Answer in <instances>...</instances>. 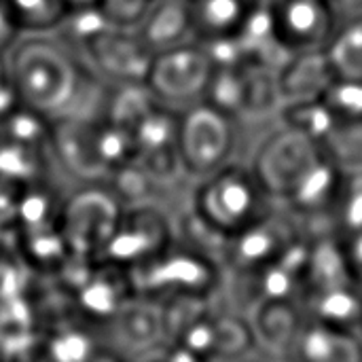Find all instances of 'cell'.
Listing matches in <instances>:
<instances>
[{"label":"cell","instance_id":"6da1fadb","mask_svg":"<svg viewBox=\"0 0 362 362\" xmlns=\"http://www.w3.org/2000/svg\"><path fill=\"white\" fill-rule=\"evenodd\" d=\"M6 59L23 106L53 121L68 117L85 74L68 47L42 34H23L6 53Z\"/></svg>","mask_w":362,"mask_h":362},{"label":"cell","instance_id":"7a4b0ae2","mask_svg":"<svg viewBox=\"0 0 362 362\" xmlns=\"http://www.w3.org/2000/svg\"><path fill=\"white\" fill-rule=\"evenodd\" d=\"M272 197L252 168L227 163L199 180L193 210L195 221L210 233L231 240L269 216Z\"/></svg>","mask_w":362,"mask_h":362},{"label":"cell","instance_id":"3957f363","mask_svg":"<svg viewBox=\"0 0 362 362\" xmlns=\"http://www.w3.org/2000/svg\"><path fill=\"white\" fill-rule=\"evenodd\" d=\"M231 121V117L206 102L180 110L178 159L187 174L202 180L229 163L235 146Z\"/></svg>","mask_w":362,"mask_h":362},{"label":"cell","instance_id":"277c9868","mask_svg":"<svg viewBox=\"0 0 362 362\" xmlns=\"http://www.w3.org/2000/svg\"><path fill=\"white\" fill-rule=\"evenodd\" d=\"M214 64L202 42H182L153 55L146 89L165 106L185 110L202 102Z\"/></svg>","mask_w":362,"mask_h":362},{"label":"cell","instance_id":"5b68a950","mask_svg":"<svg viewBox=\"0 0 362 362\" xmlns=\"http://www.w3.org/2000/svg\"><path fill=\"white\" fill-rule=\"evenodd\" d=\"M322 155V148L312 138L284 125L263 142L255 157L252 172L272 199L286 202Z\"/></svg>","mask_w":362,"mask_h":362},{"label":"cell","instance_id":"8992f818","mask_svg":"<svg viewBox=\"0 0 362 362\" xmlns=\"http://www.w3.org/2000/svg\"><path fill=\"white\" fill-rule=\"evenodd\" d=\"M278 38L288 53L325 49L339 25L333 0H272Z\"/></svg>","mask_w":362,"mask_h":362},{"label":"cell","instance_id":"52a82bcc","mask_svg":"<svg viewBox=\"0 0 362 362\" xmlns=\"http://www.w3.org/2000/svg\"><path fill=\"white\" fill-rule=\"evenodd\" d=\"M83 53L100 74L119 85H144L155 55L134 28L121 25L106 30Z\"/></svg>","mask_w":362,"mask_h":362},{"label":"cell","instance_id":"ba28073f","mask_svg":"<svg viewBox=\"0 0 362 362\" xmlns=\"http://www.w3.org/2000/svg\"><path fill=\"white\" fill-rule=\"evenodd\" d=\"M276 74L280 95L286 102L318 100L335 78V70L325 49L291 53Z\"/></svg>","mask_w":362,"mask_h":362},{"label":"cell","instance_id":"9c48e42d","mask_svg":"<svg viewBox=\"0 0 362 362\" xmlns=\"http://www.w3.org/2000/svg\"><path fill=\"white\" fill-rule=\"evenodd\" d=\"M153 51H165L193 38L189 0H153L134 28Z\"/></svg>","mask_w":362,"mask_h":362},{"label":"cell","instance_id":"30bf717a","mask_svg":"<svg viewBox=\"0 0 362 362\" xmlns=\"http://www.w3.org/2000/svg\"><path fill=\"white\" fill-rule=\"evenodd\" d=\"M255 4L252 0H189L193 38L210 42L233 36Z\"/></svg>","mask_w":362,"mask_h":362},{"label":"cell","instance_id":"8fae6325","mask_svg":"<svg viewBox=\"0 0 362 362\" xmlns=\"http://www.w3.org/2000/svg\"><path fill=\"white\" fill-rule=\"evenodd\" d=\"M301 362H362V337L316 322L297 339Z\"/></svg>","mask_w":362,"mask_h":362},{"label":"cell","instance_id":"7c38bea8","mask_svg":"<svg viewBox=\"0 0 362 362\" xmlns=\"http://www.w3.org/2000/svg\"><path fill=\"white\" fill-rule=\"evenodd\" d=\"M202 102L227 117L250 112V70L248 66L214 68Z\"/></svg>","mask_w":362,"mask_h":362},{"label":"cell","instance_id":"4fadbf2b","mask_svg":"<svg viewBox=\"0 0 362 362\" xmlns=\"http://www.w3.org/2000/svg\"><path fill=\"white\" fill-rule=\"evenodd\" d=\"M325 53L335 70V76L362 78V11L350 13L335 28Z\"/></svg>","mask_w":362,"mask_h":362},{"label":"cell","instance_id":"5bb4252c","mask_svg":"<svg viewBox=\"0 0 362 362\" xmlns=\"http://www.w3.org/2000/svg\"><path fill=\"white\" fill-rule=\"evenodd\" d=\"M320 148L344 174L362 172V123L337 119Z\"/></svg>","mask_w":362,"mask_h":362},{"label":"cell","instance_id":"9a60e30c","mask_svg":"<svg viewBox=\"0 0 362 362\" xmlns=\"http://www.w3.org/2000/svg\"><path fill=\"white\" fill-rule=\"evenodd\" d=\"M21 34H45L62 25L70 13L64 0H4Z\"/></svg>","mask_w":362,"mask_h":362},{"label":"cell","instance_id":"2e32d148","mask_svg":"<svg viewBox=\"0 0 362 362\" xmlns=\"http://www.w3.org/2000/svg\"><path fill=\"white\" fill-rule=\"evenodd\" d=\"M337 235L346 238L362 231V172L344 174V182L333 208Z\"/></svg>","mask_w":362,"mask_h":362},{"label":"cell","instance_id":"e0dca14e","mask_svg":"<svg viewBox=\"0 0 362 362\" xmlns=\"http://www.w3.org/2000/svg\"><path fill=\"white\" fill-rule=\"evenodd\" d=\"M320 100L337 119L362 123V78L335 76Z\"/></svg>","mask_w":362,"mask_h":362},{"label":"cell","instance_id":"ac0fdd59","mask_svg":"<svg viewBox=\"0 0 362 362\" xmlns=\"http://www.w3.org/2000/svg\"><path fill=\"white\" fill-rule=\"evenodd\" d=\"M21 106L19 93L15 89L13 76H11V68H8V59L4 53H0V123Z\"/></svg>","mask_w":362,"mask_h":362},{"label":"cell","instance_id":"d6986e66","mask_svg":"<svg viewBox=\"0 0 362 362\" xmlns=\"http://www.w3.org/2000/svg\"><path fill=\"white\" fill-rule=\"evenodd\" d=\"M21 30L13 17V13L8 11L6 2L0 0V53H8L13 49V45L21 38Z\"/></svg>","mask_w":362,"mask_h":362},{"label":"cell","instance_id":"ffe728a7","mask_svg":"<svg viewBox=\"0 0 362 362\" xmlns=\"http://www.w3.org/2000/svg\"><path fill=\"white\" fill-rule=\"evenodd\" d=\"M68 4L70 11H78V8H91V6H102L104 0H64Z\"/></svg>","mask_w":362,"mask_h":362},{"label":"cell","instance_id":"44dd1931","mask_svg":"<svg viewBox=\"0 0 362 362\" xmlns=\"http://www.w3.org/2000/svg\"><path fill=\"white\" fill-rule=\"evenodd\" d=\"M335 6L341 11V8H348L350 13H358L362 11V0H333Z\"/></svg>","mask_w":362,"mask_h":362},{"label":"cell","instance_id":"7402d4cb","mask_svg":"<svg viewBox=\"0 0 362 362\" xmlns=\"http://www.w3.org/2000/svg\"><path fill=\"white\" fill-rule=\"evenodd\" d=\"M252 2H269V0H252Z\"/></svg>","mask_w":362,"mask_h":362}]
</instances>
